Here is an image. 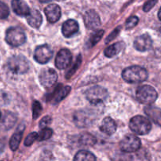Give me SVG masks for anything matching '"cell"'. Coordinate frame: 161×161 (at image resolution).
Instances as JSON below:
<instances>
[{
  "mask_svg": "<svg viewBox=\"0 0 161 161\" xmlns=\"http://www.w3.org/2000/svg\"><path fill=\"white\" fill-rule=\"evenodd\" d=\"M122 77L127 83H142L147 80L148 72L146 69L140 66H131L123 71Z\"/></svg>",
  "mask_w": 161,
  "mask_h": 161,
  "instance_id": "cell-1",
  "label": "cell"
},
{
  "mask_svg": "<svg viewBox=\"0 0 161 161\" xmlns=\"http://www.w3.org/2000/svg\"><path fill=\"white\" fill-rule=\"evenodd\" d=\"M129 127L134 133L138 135H145L149 133L152 128V124L146 117L136 116L130 119Z\"/></svg>",
  "mask_w": 161,
  "mask_h": 161,
  "instance_id": "cell-2",
  "label": "cell"
},
{
  "mask_svg": "<svg viewBox=\"0 0 161 161\" xmlns=\"http://www.w3.org/2000/svg\"><path fill=\"white\" fill-rule=\"evenodd\" d=\"M7 67L14 74H25L29 69V63L25 57L22 55H15L9 58Z\"/></svg>",
  "mask_w": 161,
  "mask_h": 161,
  "instance_id": "cell-3",
  "label": "cell"
},
{
  "mask_svg": "<svg viewBox=\"0 0 161 161\" xmlns=\"http://www.w3.org/2000/svg\"><path fill=\"white\" fill-rule=\"evenodd\" d=\"M158 94L153 86L143 85L139 86L136 91V98L140 103L144 105H151L157 99Z\"/></svg>",
  "mask_w": 161,
  "mask_h": 161,
  "instance_id": "cell-4",
  "label": "cell"
},
{
  "mask_svg": "<svg viewBox=\"0 0 161 161\" xmlns=\"http://www.w3.org/2000/svg\"><path fill=\"white\" fill-rule=\"evenodd\" d=\"M85 95L91 105H99L108 97V91L102 86H94L86 90Z\"/></svg>",
  "mask_w": 161,
  "mask_h": 161,
  "instance_id": "cell-5",
  "label": "cell"
},
{
  "mask_svg": "<svg viewBox=\"0 0 161 161\" xmlns=\"http://www.w3.org/2000/svg\"><path fill=\"white\" fill-rule=\"evenodd\" d=\"M6 41L9 45L17 47L26 41V36L23 30L18 27H11L6 32Z\"/></svg>",
  "mask_w": 161,
  "mask_h": 161,
  "instance_id": "cell-6",
  "label": "cell"
},
{
  "mask_svg": "<svg viewBox=\"0 0 161 161\" xmlns=\"http://www.w3.org/2000/svg\"><path fill=\"white\" fill-rule=\"evenodd\" d=\"M94 110H80L74 115V120L75 124L80 127H86L94 123L97 118V115Z\"/></svg>",
  "mask_w": 161,
  "mask_h": 161,
  "instance_id": "cell-7",
  "label": "cell"
},
{
  "mask_svg": "<svg viewBox=\"0 0 161 161\" xmlns=\"http://www.w3.org/2000/svg\"><path fill=\"white\" fill-rule=\"evenodd\" d=\"M120 149L124 153H134L141 147V141L137 136L128 135L124 137L119 143Z\"/></svg>",
  "mask_w": 161,
  "mask_h": 161,
  "instance_id": "cell-8",
  "label": "cell"
},
{
  "mask_svg": "<svg viewBox=\"0 0 161 161\" xmlns=\"http://www.w3.org/2000/svg\"><path fill=\"white\" fill-rule=\"evenodd\" d=\"M39 82L44 87L49 88L55 84L58 80V74L53 69H44L39 75Z\"/></svg>",
  "mask_w": 161,
  "mask_h": 161,
  "instance_id": "cell-9",
  "label": "cell"
},
{
  "mask_svg": "<svg viewBox=\"0 0 161 161\" xmlns=\"http://www.w3.org/2000/svg\"><path fill=\"white\" fill-rule=\"evenodd\" d=\"M53 57V51L48 45H41L35 50L34 58L39 64H46Z\"/></svg>",
  "mask_w": 161,
  "mask_h": 161,
  "instance_id": "cell-10",
  "label": "cell"
},
{
  "mask_svg": "<svg viewBox=\"0 0 161 161\" xmlns=\"http://www.w3.org/2000/svg\"><path fill=\"white\" fill-rule=\"evenodd\" d=\"M72 56L67 49H62L58 53L55 59V65L58 69H65L70 65Z\"/></svg>",
  "mask_w": 161,
  "mask_h": 161,
  "instance_id": "cell-11",
  "label": "cell"
},
{
  "mask_svg": "<svg viewBox=\"0 0 161 161\" xmlns=\"http://www.w3.org/2000/svg\"><path fill=\"white\" fill-rule=\"evenodd\" d=\"M153 40L147 34L142 35L137 37L134 42V47L137 50L141 52L147 51L152 48Z\"/></svg>",
  "mask_w": 161,
  "mask_h": 161,
  "instance_id": "cell-12",
  "label": "cell"
},
{
  "mask_svg": "<svg viewBox=\"0 0 161 161\" xmlns=\"http://www.w3.org/2000/svg\"><path fill=\"white\" fill-rule=\"evenodd\" d=\"M83 20H84L85 25L89 29H95L101 25L100 17L97 14V12L93 9L88 10L85 13Z\"/></svg>",
  "mask_w": 161,
  "mask_h": 161,
  "instance_id": "cell-13",
  "label": "cell"
},
{
  "mask_svg": "<svg viewBox=\"0 0 161 161\" xmlns=\"http://www.w3.org/2000/svg\"><path fill=\"white\" fill-rule=\"evenodd\" d=\"M71 91L69 86H62L59 84L54 90L53 94L50 96V101L53 104H57L62 101Z\"/></svg>",
  "mask_w": 161,
  "mask_h": 161,
  "instance_id": "cell-14",
  "label": "cell"
},
{
  "mask_svg": "<svg viewBox=\"0 0 161 161\" xmlns=\"http://www.w3.org/2000/svg\"><path fill=\"white\" fill-rule=\"evenodd\" d=\"M46 16H47V20L50 23H55L59 20L61 16V8L57 4H50L44 9Z\"/></svg>",
  "mask_w": 161,
  "mask_h": 161,
  "instance_id": "cell-15",
  "label": "cell"
},
{
  "mask_svg": "<svg viewBox=\"0 0 161 161\" xmlns=\"http://www.w3.org/2000/svg\"><path fill=\"white\" fill-rule=\"evenodd\" d=\"M12 9L17 15L26 17L30 12V9L24 0H12Z\"/></svg>",
  "mask_w": 161,
  "mask_h": 161,
  "instance_id": "cell-16",
  "label": "cell"
},
{
  "mask_svg": "<svg viewBox=\"0 0 161 161\" xmlns=\"http://www.w3.org/2000/svg\"><path fill=\"white\" fill-rule=\"evenodd\" d=\"M116 127L117 126H116V122L112 118L105 117L102 120L99 128L102 133L107 135H112L116 132Z\"/></svg>",
  "mask_w": 161,
  "mask_h": 161,
  "instance_id": "cell-17",
  "label": "cell"
},
{
  "mask_svg": "<svg viewBox=\"0 0 161 161\" xmlns=\"http://www.w3.org/2000/svg\"><path fill=\"white\" fill-rule=\"evenodd\" d=\"M79 31V24L75 20H68L62 25V34L64 37H71Z\"/></svg>",
  "mask_w": 161,
  "mask_h": 161,
  "instance_id": "cell-18",
  "label": "cell"
},
{
  "mask_svg": "<svg viewBox=\"0 0 161 161\" xmlns=\"http://www.w3.org/2000/svg\"><path fill=\"white\" fill-rule=\"evenodd\" d=\"M26 19L28 25L35 28H39L42 22V14L37 9L30 10L29 14L26 16Z\"/></svg>",
  "mask_w": 161,
  "mask_h": 161,
  "instance_id": "cell-19",
  "label": "cell"
},
{
  "mask_svg": "<svg viewBox=\"0 0 161 161\" xmlns=\"http://www.w3.org/2000/svg\"><path fill=\"white\" fill-rule=\"evenodd\" d=\"M17 121V117L15 115L12 113L7 112L4 114L3 117L0 121V128L5 130H7L14 127Z\"/></svg>",
  "mask_w": 161,
  "mask_h": 161,
  "instance_id": "cell-20",
  "label": "cell"
},
{
  "mask_svg": "<svg viewBox=\"0 0 161 161\" xmlns=\"http://www.w3.org/2000/svg\"><path fill=\"white\" fill-rule=\"evenodd\" d=\"M146 114L157 125L161 126V109L155 106H149L145 108Z\"/></svg>",
  "mask_w": 161,
  "mask_h": 161,
  "instance_id": "cell-21",
  "label": "cell"
},
{
  "mask_svg": "<svg viewBox=\"0 0 161 161\" xmlns=\"http://www.w3.org/2000/svg\"><path fill=\"white\" fill-rule=\"evenodd\" d=\"M124 47H125L124 42H116V43L109 46L108 48L105 49V55L107 58H113V57L116 56V55L123 50V48H124Z\"/></svg>",
  "mask_w": 161,
  "mask_h": 161,
  "instance_id": "cell-22",
  "label": "cell"
},
{
  "mask_svg": "<svg viewBox=\"0 0 161 161\" xmlns=\"http://www.w3.org/2000/svg\"><path fill=\"white\" fill-rule=\"evenodd\" d=\"M25 128V127H24ZM24 128L19 129V130H17L15 133L11 137L10 141H9V147L13 151H15L18 149L19 146H20V141H21L22 135H23Z\"/></svg>",
  "mask_w": 161,
  "mask_h": 161,
  "instance_id": "cell-23",
  "label": "cell"
},
{
  "mask_svg": "<svg viewBox=\"0 0 161 161\" xmlns=\"http://www.w3.org/2000/svg\"><path fill=\"white\" fill-rule=\"evenodd\" d=\"M74 160L76 161H94L96 157L92 153L86 150H80L75 154Z\"/></svg>",
  "mask_w": 161,
  "mask_h": 161,
  "instance_id": "cell-24",
  "label": "cell"
},
{
  "mask_svg": "<svg viewBox=\"0 0 161 161\" xmlns=\"http://www.w3.org/2000/svg\"><path fill=\"white\" fill-rule=\"evenodd\" d=\"M96 142H97V140L94 135L89 133H83L80 135V143L83 146H94Z\"/></svg>",
  "mask_w": 161,
  "mask_h": 161,
  "instance_id": "cell-25",
  "label": "cell"
},
{
  "mask_svg": "<svg viewBox=\"0 0 161 161\" xmlns=\"http://www.w3.org/2000/svg\"><path fill=\"white\" fill-rule=\"evenodd\" d=\"M53 135V130L52 129L48 128V127H44L38 134V141H45V140L49 139L51 138Z\"/></svg>",
  "mask_w": 161,
  "mask_h": 161,
  "instance_id": "cell-26",
  "label": "cell"
},
{
  "mask_svg": "<svg viewBox=\"0 0 161 161\" xmlns=\"http://www.w3.org/2000/svg\"><path fill=\"white\" fill-rule=\"evenodd\" d=\"M103 35H104L103 30H98V31H95L94 34L91 35V38H90L89 39L90 47H94V45H96V44H97V42L102 39Z\"/></svg>",
  "mask_w": 161,
  "mask_h": 161,
  "instance_id": "cell-27",
  "label": "cell"
},
{
  "mask_svg": "<svg viewBox=\"0 0 161 161\" xmlns=\"http://www.w3.org/2000/svg\"><path fill=\"white\" fill-rule=\"evenodd\" d=\"M42 105L39 103L38 101H35L32 104V114H33V119H36L40 116L41 113H42Z\"/></svg>",
  "mask_w": 161,
  "mask_h": 161,
  "instance_id": "cell-28",
  "label": "cell"
},
{
  "mask_svg": "<svg viewBox=\"0 0 161 161\" xmlns=\"http://www.w3.org/2000/svg\"><path fill=\"white\" fill-rule=\"evenodd\" d=\"M138 17L136 16H132V17H129L128 19L126 21V25L125 28L127 29H131V28H135L138 23Z\"/></svg>",
  "mask_w": 161,
  "mask_h": 161,
  "instance_id": "cell-29",
  "label": "cell"
},
{
  "mask_svg": "<svg viewBox=\"0 0 161 161\" xmlns=\"http://www.w3.org/2000/svg\"><path fill=\"white\" fill-rule=\"evenodd\" d=\"M36 140H38V133H36V132H32V133L29 134V135L26 137V138H25V145L26 146H31Z\"/></svg>",
  "mask_w": 161,
  "mask_h": 161,
  "instance_id": "cell-30",
  "label": "cell"
},
{
  "mask_svg": "<svg viewBox=\"0 0 161 161\" xmlns=\"http://www.w3.org/2000/svg\"><path fill=\"white\" fill-rule=\"evenodd\" d=\"M9 7L4 3L0 1V19H5L9 16Z\"/></svg>",
  "mask_w": 161,
  "mask_h": 161,
  "instance_id": "cell-31",
  "label": "cell"
},
{
  "mask_svg": "<svg viewBox=\"0 0 161 161\" xmlns=\"http://www.w3.org/2000/svg\"><path fill=\"white\" fill-rule=\"evenodd\" d=\"M80 64H81V56H80V55H79L78 58H77V59H76V61H75V65H73V68H72L71 70H69V72H67V75H66V78H67V79L70 78V77L72 76V75H73L74 72H75V71L78 69L79 66L80 65Z\"/></svg>",
  "mask_w": 161,
  "mask_h": 161,
  "instance_id": "cell-32",
  "label": "cell"
},
{
  "mask_svg": "<svg viewBox=\"0 0 161 161\" xmlns=\"http://www.w3.org/2000/svg\"><path fill=\"white\" fill-rule=\"evenodd\" d=\"M51 122H52V119L50 116H45V117L42 118V119L40 120V122H39V127H40L41 129L44 128V127H47V125L51 124Z\"/></svg>",
  "mask_w": 161,
  "mask_h": 161,
  "instance_id": "cell-33",
  "label": "cell"
},
{
  "mask_svg": "<svg viewBox=\"0 0 161 161\" xmlns=\"http://www.w3.org/2000/svg\"><path fill=\"white\" fill-rule=\"evenodd\" d=\"M120 28H121V27H118V28H116V29L113 31V33H111V34H110L109 36L107 37L106 40H105V42H106V43H108V42H109L110 41H112L113 39H114L115 38L118 36V34L119 33V31H120Z\"/></svg>",
  "mask_w": 161,
  "mask_h": 161,
  "instance_id": "cell-34",
  "label": "cell"
},
{
  "mask_svg": "<svg viewBox=\"0 0 161 161\" xmlns=\"http://www.w3.org/2000/svg\"><path fill=\"white\" fill-rule=\"evenodd\" d=\"M157 3V0H149L147 3H146L144 7H143V9H144V11H146V12H148V11L150 10V9L155 6V4Z\"/></svg>",
  "mask_w": 161,
  "mask_h": 161,
  "instance_id": "cell-35",
  "label": "cell"
},
{
  "mask_svg": "<svg viewBox=\"0 0 161 161\" xmlns=\"http://www.w3.org/2000/svg\"><path fill=\"white\" fill-rule=\"evenodd\" d=\"M39 1L41 2V3H49V2H50L51 0H39Z\"/></svg>",
  "mask_w": 161,
  "mask_h": 161,
  "instance_id": "cell-36",
  "label": "cell"
},
{
  "mask_svg": "<svg viewBox=\"0 0 161 161\" xmlns=\"http://www.w3.org/2000/svg\"><path fill=\"white\" fill-rule=\"evenodd\" d=\"M158 17H159V19H160V20H161V8H160V10H159V12H158Z\"/></svg>",
  "mask_w": 161,
  "mask_h": 161,
  "instance_id": "cell-37",
  "label": "cell"
},
{
  "mask_svg": "<svg viewBox=\"0 0 161 161\" xmlns=\"http://www.w3.org/2000/svg\"><path fill=\"white\" fill-rule=\"evenodd\" d=\"M56 1H58V2H61V1H64V0H56Z\"/></svg>",
  "mask_w": 161,
  "mask_h": 161,
  "instance_id": "cell-38",
  "label": "cell"
},
{
  "mask_svg": "<svg viewBox=\"0 0 161 161\" xmlns=\"http://www.w3.org/2000/svg\"><path fill=\"white\" fill-rule=\"evenodd\" d=\"M159 31H160V33L161 34V28H160V30H159Z\"/></svg>",
  "mask_w": 161,
  "mask_h": 161,
  "instance_id": "cell-39",
  "label": "cell"
},
{
  "mask_svg": "<svg viewBox=\"0 0 161 161\" xmlns=\"http://www.w3.org/2000/svg\"><path fill=\"white\" fill-rule=\"evenodd\" d=\"M0 119H1V112H0Z\"/></svg>",
  "mask_w": 161,
  "mask_h": 161,
  "instance_id": "cell-40",
  "label": "cell"
}]
</instances>
